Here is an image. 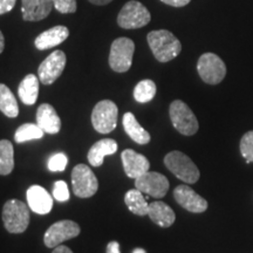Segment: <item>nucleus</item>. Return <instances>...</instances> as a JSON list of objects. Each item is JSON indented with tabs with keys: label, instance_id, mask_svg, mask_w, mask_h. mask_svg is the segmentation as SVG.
<instances>
[{
	"label": "nucleus",
	"instance_id": "f257e3e1",
	"mask_svg": "<svg viewBox=\"0 0 253 253\" xmlns=\"http://www.w3.org/2000/svg\"><path fill=\"white\" fill-rule=\"evenodd\" d=\"M147 40L154 56L160 62L171 61L182 50L181 41L167 30L150 32Z\"/></svg>",
	"mask_w": 253,
	"mask_h": 253
},
{
	"label": "nucleus",
	"instance_id": "f03ea898",
	"mask_svg": "<svg viewBox=\"0 0 253 253\" xmlns=\"http://www.w3.org/2000/svg\"><path fill=\"white\" fill-rule=\"evenodd\" d=\"M30 207L19 199H9L2 208V221L9 233H23L30 225Z\"/></svg>",
	"mask_w": 253,
	"mask_h": 253
},
{
	"label": "nucleus",
	"instance_id": "7ed1b4c3",
	"mask_svg": "<svg viewBox=\"0 0 253 253\" xmlns=\"http://www.w3.org/2000/svg\"><path fill=\"white\" fill-rule=\"evenodd\" d=\"M164 164L168 169L181 181L194 184L199 179V170L192 160L181 151H171L164 157Z\"/></svg>",
	"mask_w": 253,
	"mask_h": 253
},
{
	"label": "nucleus",
	"instance_id": "20e7f679",
	"mask_svg": "<svg viewBox=\"0 0 253 253\" xmlns=\"http://www.w3.org/2000/svg\"><path fill=\"white\" fill-rule=\"evenodd\" d=\"M170 120L173 128L176 129L179 134L184 136H192L198 131L199 125L197 118L190 109L188 104L181 100H175L170 104L169 108Z\"/></svg>",
	"mask_w": 253,
	"mask_h": 253
},
{
	"label": "nucleus",
	"instance_id": "39448f33",
	"mask_svg": "<svg viewBox=\"0 0 253 253\" xmlns=\"http://www.w3.org/2000/svg\"><path fill=\"white\" fill-rule=\"evenodd\" d=\"M135 52L134 41L129 38H118L113 41L109 53V66L114 72L125 73L130 69Z\"/></svg>",
	"mask_w": 253,
	"mask_h": 253
},
{
	"label": "nucleus",
	"instance_id": "423d86ee",
	"mask_svg": "<svg viewBox=\"0 0 253 253\" xmlns=\"http://www.w3.org/2000/svg\"><path fill=\"white\" fill-rule=\"evenodd\" d=\"M118 106L110 100H102L91 112V125L100 134H109L118 126Z\"/></svg>",
	"mask_w": 253,
	"mask_h": 253
},
{
	"label": "nucleus",
	"instance_id": "0eeeda50",
	"mask_svg": "<svg viewBox=\"0 0 253 253\" xmlns=\"http://www.w3.org/2000/svg\"><path fill=\"white\" fill-rule=\"evenodd\" d=\"M150 12L143 4L130 0L123 6L118 15V24L125 30H135L147 26L150 23Z\"/></svg>",
	"mask_w": 253,
	"mask_h": 253
},
{
	"label": "nucleus",
	"instance_id": "6e6552de",
	"mask_svg": "<svg viewBox=\"0 0 253 253\" xmlns=\"http://www.w3.org/2000/svg\"><path fill=\"white\" fill-rule=\"evenodd\" d=\"M73 192L79 198H89L96 194L99 182L86 164H78L72 171Z\"/></svg>",
	"mask_w": 253,
	"mask_h": 253
},
{
	"label": "nucleus",
	"instance_id": "1a4fd4ad",
	"mask_svg": "<svg viewBox=\"0 0 253 253\" xmlns=\"http://www.w3.org/2000/svg\"><path fill=\"white\" fill-rule=\"evenodd\" d=\"M199 77L205 84H218L226 75V66L219 56L213 53H205L197 62Z\"/></svg>",
	"mask_w": 253,
	"mask_h": 253
},
{
	"label": "nucleus",
	"instance_id": "9d476101",
	"mask_svg": "<svg viewBox=\"0 0 253 253\" xmlns=\"http://www.w3.org/2000/svg\"><path fill=\"white\" fill-rule=\"evenodd\" d=\"M81 229L78 223L73 220H60L53 224L43 236V243L47 248L55 249L66 240L73 239L80 235Z\"/></svg>",
	"mask_w": 253,
	"mask_h": 253
},
{
	"label": "nucleus",
	"instance_id": "9b49d317",
	"mask_svg": "<svg viewBox=\"0 0 253 253\" xmlns=\"http://www.w3.org/2000/svg\"><path fill=\"white\" fill-rule=\"evenodd\" d=\"M66 54L62 50L56 49L52 54H49L47 58L40 63L38 68V75L41 84H54V82L60 78L62 74L63 69L66 66Z\"/></svg>",
	"mask_w": 253,
	"mask_h": 253
},
{
	"label": "nucleus",
	"instance_id": "f8f14e48",
	"mask_svg": "<svg viewBox=\"0 0 253 253\" xmlns=\"http://www.w3.org/2000/svg\"><path fill=\"white\" fill-rule=\"evenodd\" d=\"M135 188L154 198H163L169 190V181L162 173L147 171L135 179Z\"/></svg>",
	"mask_w": 253,
	"mask_h": 253
},
{
	"label": "nucleus",
	"instance_id": "ddd939ff",
	"mask_svg": "<svg viewBox=\"0 0 253 253\" xmlns=\"http://www.w3.org/2000/svg\"><path fill=\"white\" fill-rule=\"evenodd\" d=\"M173 197L183 209L194 213L207 211L208 202L188 185H178L173 190Z\"/></svg>",
	"mask_w": 253,
	"mask_h": 253
},
{
	"label": "nucleus",
	"instance_id": "4468645a",
	"mask_svg": "<svg viewBox=\"0 0 253 253\" xmlns=\"http://www.w3.org/2000/svg\"><path fill=\"white\" fill-rule=\"evenodd\" d=\"M121 160L126 175L129 178L136 179L137 177L149 171V160L143 155L136 153L132 149H126L121 154Z\"/></svg>",
	"mask_w": 253,
	"mask_h": 253
},
{
	"label": "nucleus",
	"instance_id": "2eb2a0df",
	"mask_svg": "<svg viewBox=\"0 0 253 253\" xmlns=\"http://www.w3.org/2000/svg\"><path fill=\"white\" fill-rule=\"evenodd\" d=\"M27 203L33 212L47 214L53 209V197L40 185H32L27 190Z\"/></svg>",
	"mask_w": 253,
	"mask_h": 253
},
{
	"label": "nucleus",
	"instance_id": "dca6fc26",
	"mask_svg": "<svg viewBox=\"0 0 253 253\" xmlns=\"http://www.w3.org/2000/svg\"><path fill=\"white\" fill-rule=\"evenodd\" d=\"M53 0H21L25 21H40L47 18L53 8Z\"/></svg>",
	"mask_w": 253,
	"mask_h": 253
},
{
	"label": "nucleus",
	"instance_id": "f3484780",
	"mask_svg": "<svg viewBox=\"0 0 253 253\" xmlns=\"http://www.w3.org/2000/svg\"><path fill=\"white\" fill-rule=\"evenodd\" d=\"M37 125L46 134H58L61 129V120L54 107L48 103H42L37 110Z\"/></svg>",
	"mask_w": 253,
	"mask_h": 253
},
{
	"label": "nucleus",
	"instance_id": "a211bd4d",
	"mask_svg": "<svg viewBox=\"0 0 253 253\" xmlns=\"http://www.w3.org/2000/svg\"><path fill=\"white\" fill-rule=\"evenodd\" d=\"M69 37V31L66 26H54L49 30H47L42 33H40L39 36L34 40V45L39 50H45L53 48V47L60 45Z\"/></svg>",
	"mask_w": 253,
	"mask_h": 253
},
{
	"label": "nucleus",
	"instance_id": "6ab92c4d",
	"mask_svg": "<svg viewBox=\"0 0 253 253\" xmlns=\"http://www.w3.org/2000/svg\"><path fill=\"white\" fill-rule=\"evenodd\" d=\"M118 151V143L113 138H103L94 143L93 147L88 151V161L90 166L101 167L106 156L114 155Z\"/></svg>",
	"mask_w": 253,
	"mask_h": 253
},
{
	"label": "nucleus",
	"instance_id": "aec40b11",
	"mask_svg": "<svg viewBox=\"0 0 253 253\" xmlns=\"http://www.w3.org/2000/svg\"><path fill=\"white\" fill-rule=\"evenodd\" d=\"M148 216L156 225L161 227H170L176 220V214L172 209L160 201L149 204Z\"/></svg>",
	"mask_w": 253,
	"mask_h": 253
},
{
	"label": "nucleus",
	"instance_id": "412c9836",
	"mask_svg": "<svg viewBox=\"0 0 253 253\" xmlns=\"http://www.w3.org/2000/svg\"><path fill=\"white\" fill-rule=\"evenodd\" d=\"M123 128L129 137L137 144H147L149 143L151 137L150 134L142 126L132 113H126L123 115Z\"/></svg>",
	"mask_w": 253,
	"mask_h": 253
},
{
	"label": "nucleus",
	"instance_id": "4be33fe9",
	"mask_svg": "<svg viewBox=\"0 0 253 253\" xmlns=\"http://www.w3.org/2000/svg\"><path fill=\"white\" fill-rule=\"evenodd\" d=\"M39 78L34 74H28L23 79L18 88V95L23 103L32 106L37 102L39 95Z\"/></svg>",
	"mask_w": 253,
	"mask_h": 253
},
{
	"label": "nucleus",
	"instance_id": "5701e85b",
	"mask_svg": "<svg viewBox=\"0 0 253 253\" xmlns=\"http://www.w3.org/2000/svg\"><path fill=\"white\" fill-rule=\"evenodd\" d=\"M125 203L129 211L136 216H147L149 210V204L145 201L143 192L140 190H129L125 196Z\"/></svg>",
	"mask_w": 253,
	"mask_h": 253
},
{
	"label": "nucleus",
	"instance_id": "b1692460",
	"mask_svg": "<svg viewBox=\"0 0 253 253\" xmlns=\"http://www.w3.org/2000/svg\"><path fill=\"white\" fill-rule=\"evenodd\" d=\"M0 112L11 119L19 115L17 99L11 89L4 84H0Z\"/></svg>",
	"mask_w": 253,
	"mask_h": 253
},
{
	"label": "nucleus",
	"instance_id": "393cba45",
	"mask_svg": "<svg viewBox=\"0 0 253 253\" xmlns=\"http://www.w3.org/2000/svg\"><path fill=\"white\" fill-rule=\"evenodd\" d=\"M14 150L8 140L0 141V175L7 176L13 171Z\"/></svg>",
	"mask_w": 253,
	"mask_h": 253
},
{
	"label": "nucleus",
	"instance_id": "a878e982",
	"mask_svg": "<svg viewBox=\"0 0 253 253\" xmlns=\"http://www.w3.org/2000/svg\"><path fill=\"white\" fill-rule=\"evenodd\" d=\"M43 134H45V131L38 125H34V123H25V125H21L15 130L14 141L17 143H25V142L32 140H40V138L43 137Z\"/></svg>",
	"mask_w": 253,
	"mask_h": 253
},
{
	"label": "nucleus",
	"instance_id": "bb28decb",
	"mask_svg": "<svg viewBox=\"0 0 253 253\" xmlns=\"http://www.w3.org/2000/svg\"><path fill=\"white\" fill-rule=\"evenodd\" d=\"M157 88L153 80H142L136 84L134 89V99L140 103H147L156 95Z\"/></svg>",
	"mask_w": 253,
	"mask_h": 253
},
{
	"label": "nucleus",
	"instance_id": "cd10ccee",
	"mask_svg": "<svg viewBox=\"0 0 253 253\" xmlns=\"http://www.w3.org/2000/svg\"><path fill=\"white\" fill-rule=\"evenodd\" d=\"M240 153L246 163L253 162V130L246 132L240 140Z\"/></svg>",
	"mask_w": 253,
	"mask_h": 253
},
{
	"label": "nucleus",
	"instance_id": "c85d7f7f",
	"mask_svg": "<svg viewBox=\"0 0 253 253\" xmlns=\"http://www.w3.org/2000/svg\"><path fill=\"white\" fill-rule=\"evenodd\" d=\"M67 163H68L67 156L62 153H58L53 155V156L49 158L48 169L53 172L63 171V170L66 169V167H67Z\"/></svg>",
	"mask_w": 253,
	"mask_h": 253
},
{
	"label": "nucleus",
	"instance_id": "c756f323",
	"mask_svg": "<svg viewBox=\"0 0 253 253\" xmlns=\"http://www.w3.org/2000/svg\"><path fill=\"white\" fill-rule=\"evenodd\" d=\"M53 5L60 13H75L78 8L77 0H53Z\"/></svg>",
	"mask_w": 253,
	"mask_h": 253
},
{
	"label": "nucleus",
	"instance_id": "7c9ffc66",
	"mask_svg": "<svg viewBox=\"0 0 253 253\" xmlns=\"http://www.w3.org/2000/svg\"><path fill=\"white\" fill-rule=\"evenodd\" d=\"M53 197L58 202H67L69 199V190L67 183L63 181H56L53 188Z\"/></svg>",
	"mask_w": 253,
	"mask_h": 253
},
{
	"label": "nucleus",
	"instance_id": "2f4dec72",
	"mask_svg": "<svg viewBox=\"0 0 253 253\" xmlns=\"http://www.w3.org/2000/svg\"><path fill=\"white\" fill-rule=\"evenodd\" d=\"M17 0H0V15L11 12L15 6Z\"/></svg>",
	"mask_w": 253,
	"mask_h": 253
},
{
	"label": "nucleus",
	"instance_id": "473e14b6",
	"mask_svg": "<svg viewBox=\"0 0 253 253\" xmlns=\"http://www.w3.org/2000/svg\"><path fill=\"white\" fill-rule=\"evenodd\" d=\"M164 4L173 6V7H183V6L188 5L191 0H161Z\"/></svg>",
	"mask_w": 253,
	"mask_h": 253
},
{
	"label": "nucleus",
	"instance_id": "72a5a7b5",
	"mask_svg": "<svg viewBox=\"0 0 253 253\" xmlns=\"http://www.w3.org/2000/svg\"><path fill=\"white\" fill-rule=\"evenodd\" d=\"M107 253H121L119 242L113 240V242L108 243V245H107Z\"/></svg>",
	"mask_w": 253,
	"mask_h": 253
},
{
	"label": "nucleus",
	"instance_id": "f704fd0d",
	"mask_svg": "<svg viewBox=\"0 0 253 253\" xmlns=\"http://www.w3.org/2000/svg\"><path fill=\"white\" fill-rule=\"evenodd\" d=\"M52 253H73V251L67 246H63V245H59L53 250Z\"/></svg>",
	"mask_w": 253,
	"mask_h": 253
},
{
	"label": "nucleus",
	"instance_id": "c9c22d12",
	"mask_svg": "<svg viewBox=\"0 0 253 253\" xmlns=\"http://www.w3.org/2000/svg\"><path fill=\"white\" fill-rule=\"evenodd\" d=\"M88 1L91 2V4H94V5L102 6V5H107V4H109V2H112L113 0H88Z\"/></svg>",
	"mask_w": 253,
	"mask_h": 253
},
{
	"label": "nucleus",
	"instance_id": "e433bc0d",
	"mask_svg": "<svg viewBox=\"0 0 253 253\" xmlns=\"http://www.w3.org/2000/svg\"><path fill=\"white\" fill-rule=\"evenodd\" d=\"M4 48H5V38H4V34H2V32L0 31V54L2 53Z\"/></svg>",
	"mask_w": 253,
	"mask_h": 253
},
{
	"label": "nucleus",
	"instance_id": "4c0bfd02",
	"mask_svg": "<svg viewBox=\"0 0 253 253\" xmlns=\"http://www.w3.org/2000/svg\"><path fill=\"white\" fill-rule=\"evenodd\" d=\"M132 253H147V252H145V250H143V249L137 248V249H135L134 251H132Z\"/></svg>",
	"mask_w": 253,
	"mask_h": 253
}]
</instances>
